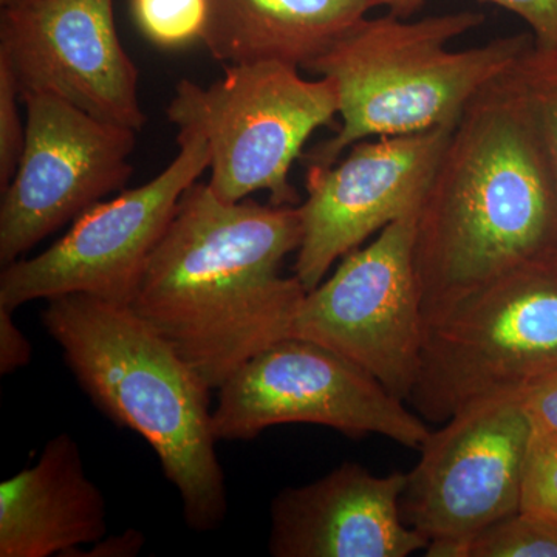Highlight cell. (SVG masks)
<instances>
[{
  "label": "cell",
  "instance_id": "cell-1",
  "mask_svg": "<svg viewBox=\"0 0 557 557\" xmlns=\"http://www.w3.org/2000/svg\"><path fill=\"white\" fill-rule=\"evenodd\" d=\"M302 239L299 207L228 203L194 183L146 263L131 309L211 388L292 336L306 288L281 267Z\"/></svg>",
  "mask_w": 557,
  "mask_h": 557
},
{
  "label": "cell",
  "instance_id": "cell-2",
  "mask_svg": "<svg viewBox=\"0 0 557 557\" xmlns=\"http://www.w3.org/2000/svg\"><path fill=\"white\" fill-rule=\"evenodd\" d=\"M556 252V174L502 73L465 109L418 208L413 263L424 324Z\"/></svg>",
  "mask_w": 557,
  "mask_h": 557
},
{
  "label": "cell",
  "instance_id": "cell-3",
  "mask_svg": "<svg viewBox=\"0 0 557 557\" xmlns=\"http://www.w3.org/2000/svg\"><path fill=\"white\" fill-rule=\"evenodd\" d=\"M42 324L94 405L152 446L194 531L228 511L209 410L211 387L129 306L73 293L47 299Z\"/></svg>",
  "mask_w": 557,
  "mask_h": 557
},
{
  "label": "cell",
  "instance_id": "cell-4",
  "mask_svg": "<svg viewBox=\"0 0 557 557\" xmlns=\"http://www.w3.org/2000/svg\"><path fill=\"white\" fill-rule=\"evenodd\" d=\"M482 13L460 11L408 22L364 17L307 72L335 83L341 126L306 157L330 166L362 139L456 126L469 102L534 42L527 33L453 51L450 40L474 30Z\"/></svg>",
  "mask_w": 557,
  "mask_h": 557
},
{
  "label": "cell",
  "instance_id": "cell-5",
  "mask_svg": "<svg viewBox=\"0 0 557 557\" xmlns=\"http://www.w3.org/2000/svg\"><path fill=\"white\" fill-rule=\"evenodd\" d=\"M557 372V252L523 263L424 324L408 399L445 423L480 399L520 394Z\"/></svg>",
  "mask_w": 557,
  "mask_h": 557
},
{
  "label": "cell",
  "instance_id": "cell-6",
  "mask_svg": "<svg viewBox=\"0 0 557 557\" xmlns=\"http://www.w3.org/2000/svg\"><path fill=\"white\" fill-rule=\"evenodd\" d=\"M166 116L207 141L208 185L220 200L234 203L263 190L271 205L296 207L289 171L307 139L335 124L338 91L332 79L302 78L284 62L225 65L207 87L180 81Z\"/></svg>",
  "mask_w": 557,
  "mask_h": 557
},
{
  "label": "cell",
  "instance_id": "cell-7",
  "mask_svg": "<svg viewBox=\"0 0 557 557\" xmlns=\"http://www.w3.org/2000/svg\"><path fill=\"white\" fill-rule=\"evenodd\" d=\"M218 442H248L278 424L375 434L420 449L431 429L375 376L311 341L288 336L248 359L219 387Z\"/></svg>",
  "mask_w": 557,
  "mask_h": 557
},
{
  "label": "cell",
  "instance_id": "cell-8",
  "mask_svg": "<svg viewBox=\"0 0 557 557\" xmlns=\"http://www.w3.org/2000/svg\"><path fill=\"white\" fill-rule=\"evenodd\" d=\"M531 437L520 394L480 399L429 432L399 502L429 541L424 555L460 557L469 539L519 511Z\"/></svg>",
  "mask_w": 557,
  "mask_h": 557
},
{
  "label": "cell",
  "instance_id": "cell-9",
  "mask_svg": "<svg viewBox=\"0 0 557 557\" xmlns=\"http://www.w3.org/2000/svg\"><path fill=\"white\" fill-rule=\"evenodd\" d=\"M177 143V156L159 175L87 209L60 240L35 258L3 267L0 307L13 311L30 300L73 293L131 307L180 199L211 163L201 135L178 131Z\"/></svg>",
  "mask_w": 557,
  "mask_h": 557
},
{
  "label": "cell",
  "instance_id": "cell-10",
  "mask_svg": "<svg viewBox=\"0 0 557 557\" xmlns=\"http://www.w3.org/2000/svg\"><path fill=\"white\" fill-rule=\"evenodd\" d=\"M418 208L344 256L332 276L307 292L292 327V336L355 362L403 401L412 394L424 346L413 263Z\"/></svg>",
  "mask_w": 557,
  "mask_h": 557
},
{
  "label": "cell",
  "instance_id": "cell-11",
  "mask_svg": "<svg viewBox=\"0 0 557 557\" xmlns=\"http://www.w3.org/2000/svg\"><path fill=\"white\" fill-rule=\"evenodd\" d=\"M24 153L0 205V263L25 252L113 193H123L138 132L106 123L53 95L22 98Z\"/></svg>",
  "mask_w": 557,
  "mask_h": 557
},
{
  "label": "cell",
  "instance_id": "cell-12",
  "mask_svg": "<svg viewBox=\"0 0 557 557\" xmlns=\"http://www.w3.org/2000/svg\"><path fill=\"white\" fill-rule=\"evenodd\" d=\"M0 57L13 70L21 100L53 95L106 123L135 132L145 127L138 69L121 44L113 0H33L5 7Z\"/></svg>",
  "mask_w": 557,
  "mask_h": 557
},
{
  "label": "cell",
  "instance_id": "cell-13",
  "mask_svg": "<svg viewBox=\"0 0 557 557\" xmlns=\"http://www.w3.org/2000/svg\"><path fill=\"white\" fill-rule=\"evenodd\" d=\"M454 127L362 139L330 166H307L295 263L306 292L336 260L420 207Z\"/></svg>",
  "mask_w": 557,
  "mask_h": 557
},
{
  "label": "cell",
  "instance_id": "cell-14",
  "mask_svg": "<svg viewBox=\"0 0 557 557\" xmlns=\"http://www.w3.org/2000/svg\"><path fill=\"white\" fill-rule=\"evenodd\" d=\"M406 474L339 465L317 482L281 491L271 505L276 557H408L429 541L401 515Z\"/></svg>",
  "mask_w": 557,
  "mask_h": 557
},
{
  "label": "cell",
  "instance_id": "cell-15",
  "mask_svg": "<svg viewBox=\"0 0 557 557\" xmlns=\"http://www.w3.org/2000/svg\"><path fill=\"white\" fill-rule=\"evenodd\" d=\"M106 533L104 497L69 434L51 438L32 468L0 485V557L72 556Z\"/></svg>",
  "mask_w": 557,
  "mask_h": 557
},
{
  "label": "cell",
  "instance_id": "cell-16",
  "mask_svg": "<svg viewBox=\"0 0 557 557\" xmlns=\"http://www.w3.org/2000/svg\"><path fill=\"white\" fill-rule=\"evenodd\" d=\"M373 0H209L201 42L223 65L309 69L375 9Z\"/></svg>",
  "mask_w": 557,
  "mask_h": 557
},
{
  "label": "cell",
  "instance_id": "cell-17",
  "mask_svg": "<svg viewBox=\"0 0 557 557\" xmlns=\"http://www.w3.org/2000/svg\"><path fill=\"white\" fill-rule=\"evenodd\" d=\"M504 78L530 116L557 178V44H531Z\"/></svg>",
  "mask_w": 557,
  "mask_h": 557
},
{
  "label": "cell",
  "instance_id": "cell-18",
  "mask_svg": "<svg viewBox=\"0 0 557 557\" xmlns=\"http://www.w3.org/2000/svg\"><path fill=\"white\" fill-rule=\"evenodd\" d=\"M460 557H557V522L519 509L469 539Z\"/></svg>",
  "mask_w": 557,
  "mask_h": 557
},
{
  "label": "cell",
  "instance_id": "cell-19",
  "mask_svg": "<svg viewBox=\"0 0 557 557\" xmlns=\"http://www.w3.org/2000/svg\"><path fill=\"white\" fill-rule=\"evenodd\" d=\"M131 14L153 46L183 49L203 39L209 0H131Z\"/></svg>",
  "mask_w": 557,
  "mask_h": 557
},
{
  "label": "cell",
  "instance_id": "cell-20",
  "mask_svg": "<svg viewBox=\"0 0 557 557\" xmlns=\"http://www.w3.org/2000/svg\"><path fill=\"white\" fill-rule=\"evenodd\" d=\"M520 509L557 522V432H533L523 468Z\"/></svg>",
  "mask_w": 557,
  "mask_h": 557
},
{
  "label": "cell",
  "instance_id": "cell-21",
  "mask_svg": "<svg viewBox=\"0 0 557 557\" xmlns=\"http://www.w3.org/2000/svg\"><path fill=\"white\" fill-rule=\"evenodd\" d=\"M21 102L13 70L0 57V193L9 188L24 153L27 124L22 123Z\"/></svg>",
  "mask_w": 557,
  "mask_h": 557
},
{
  "label": "cell",
  "instance_id": "cell-22",
  "mask_svg": "<svg viewBox=\"0 0 557 557\" xmlns=\"http://www.w3.org/2000/svg\"><path fill=\"white\" fill-rule=\"evenodd\" d=\"M518 14L533 30L537 46L557 44V0H483Z\"/></svg>",
  "mask_w": 557,
  "mask_h": 557
},
{
  "label": "cell",
  "instance_id": "cell-23",
  "mask_svg": "<svg viewBox=\"0 0 557 557\" xmlns=\"http://www.w3.org/2000/svg\"><path fill=\"white\" fill-rule=\"evenodd\" d=\"M533 432H557V372L520 392Z\"/></svg>",
  "mask_w": 557,
  "mask_h": 557
},
{
  "label": "cell",
  "instance_id": "cell-24",
  "mask_svg": "<svg viewBox=\"0 0 557 557\" xmlns=\"http://www.w3.org/2000/svg\"><path fill=\"white\" fill-rule=\"evenodd\" d=\"M13 311L0 307V373L9 375L24 368L32 359V344L24 333L14 325Z\"/></svg>",
  "mask_w": 557,
  "mask_h": 557
},
{
  "label": "cell",
  "instance_id": "cell-25",
  "mask_svg": "<svg viewBox=\"0 0 557 557\" xmlns=\"http://www.w3.org/2000/svg\"><path fill=\"white\" fill-rule=\"evenodd\" d=\"M143 545H145L143 533L131 528L120 536L102 537L101 541L95 542V547L90 549V553H79L78 556L134 557L138 555Z\"/></svg>",
  "mask_w": 557,
  "mask_h": 557
},
{
  "label": "cell",
  "instance_id": "cell-26",
  "mask_svg": "<svg viewBox=\"0 0 557 557\" xmlns=\"http://www.w3.org/2000/svg\"><path fill=\"white\" fill-rule=\"evenodd\" d=\"M376 7H386L395 16L409 17L424 5L426 0H373Z\"/></svg>",
  "mask_w": 557,
  "mask_h": 557
},
{
  "label": "cell",
  "instance_id": "cell-27",
  "mask_svg": "<svg viewBox=\"0 0 557 557\" xmlns=\"http://www.w3.org/2000/svg\"><path fill=\"white\" fill-rule=\"evenodd\" d=\"M27 2H33V0H0V5L5 9V7L22 5V3Z\"/></svg>",
  "mask_w": 557,
  "mask_h": 557
}]
</instances>
